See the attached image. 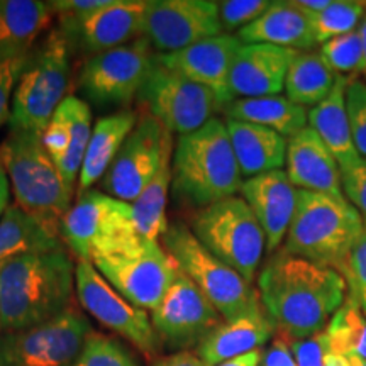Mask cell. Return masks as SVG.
Wrapping results in <instances>:
<instances>
[{
	"instance_id": "6da1fadb",
	"label": "cell",
	"mask_w": 366,
	"mask_h": 366,
	"mask_svg": "<svg viewBox=\"0 0 366 366\" xmlns=\"http://www.w3.org/2000/svg\"><path fill=\"white\" fill-rule=\"evenodd\" d=\"M346 282L337 269L278 251L258 274V294L277 332L305 340L326 331L346 300Z\"/></svg>"
},
{
	"instance_id": "7a4b0ae2",
	"label": "cell",
	"mask_w": 366,
	"mask_h": 366,
	"mask_svg": "<svg viewBox=\"0 0 366 366\" xmlns=\"http://www.w3.org/2000/svg\"><path fill=\"white\" fill-rule=\"evenodd\" d=\"M75 263L65 248L9 259L0 269V327L21 331L71 307Z\"/></svg>"
},
{
	"instance_id": "3957f363",
	"label": "cell",
	"mask_w": 366,
	"mask_h": 366,
	"mask_svg": "<svg viewBox=\"0 0 366 366\" xmlns=\"http://www.w3.org/2000/svg\"><path fill=\"white\" fill-rule=\"evenodd\" d=\"M241 170L226 121L214 117L190 134L178 136L172 159L173 192L195 207H207L241 190Z\"/></svg>"
},
{
	"instance_id": "277c9868",
	"label": "cell",
	"mask_w": 366,
	"mask_h": 366,
	"mask_svg": "<svg viewBox=\"0 0 366 366\" xmlns=\"http://www.w3.org/2000/svg\"><path fill=\"white\" fill-rule=\"evenodd\" d=\"M16 204L44 227L61 236L63 219L71 209L73 192L46 153L41 132L11 131L0 146Z\"/></svg>"
},
{
	"instance_id": "5b68a950",
	"label": "cell",
	"mask_w": 366,
	"mask_h": 366,
	"mask_svg": "<svg viewBox=\"0 0 366 366\" xmlns=\"http://www.w3.org/2000/svg\"><path fill=\"white\" fill-rule=\"evenodd\" d=\"M365 229L360 212L346 197L299 190L282 251L337 269Z\"/></svg>"
},
{
	"instance_id": "8992f818",
	"label": "cell",
	"mask_w": 366,
	"mask_h": 366,
	"mask_svg": "<svg viewBox=\"0 0 366 366\" xmlns=\"http://www.w3.org/2000/svg\"><path fill=\"white\" fill-rule=\"evenodd\" d=\"M70 84V41L53 29L43 46L31 54L12 95L11 131L43 134Z\"/></svg>"
},
{
	"instance_id": "52a82bcc",
	"label": "cell",
	"mask_w": 366,
	"mask_h": 366,
	"mask_svg": "<svg viewBox=\"0 0 366 366\" xmlns=\"http://www.w3.org/2000/svg\"><path fill=\"white\" fill-rule=\"evenodd\" d=\"M162 246L226 320L239 317L262 302L251 283L210 253L185 224H170Z\"/></svg>"
},
{
	"instance_id": "ba28073f",
	"label": "cell",
	"mask_w": 366,
	"mask_h": 366,
	"mask_svg": "<svg viewBox=\"0 0 366 366\" xmlns=\"http://www.w3.org/2000/svg\"><path fill=\"white\" fill-rule=\"evenodd\" d=\"M190 231L246 282L254 280L267 249V236L242 197H227L200 209L192 219Z\"/></svg>"
},
{
	"instance_id": "9c48e42d",
	"label": "cell",
	"mask_w": 366,
	"mask_h": 366,
	"mask_svg": "<svg viewBox=\"0 0 366 366\" xmlns=\"http://www.w3.org/2000/svg\"><path fill=\"white\" fill-rule=\"evenodd\" d=\"M132 221L131 204L99 190L79 195L61 224V239L79 258L90 262L141 239Z\"/></svg>"
},
{
	"instance_id": "30bf717a",
	"label": "cell",
	"mask_w": 366,
	"mask_h": 366,
	"mask_svg": "<svg viewBox=\"0 0 366 366\" xmlns=\"http://www.w3.org/2000/svg\"><path fill=\"white\" fill-rule=\"evenodd\" d=\"M92 264L119 294L143 310L157 307L180 269L159 242L146 237L97 256Z\"/></svg>"
},
{
	"instance_id": "8fae6325",
	"label": "cell",
	"mask_w": 366,
	"mask_h": 366,
	"mask_svg": "<svg viewBox=\"0 0 366 366\" xmlns=\"http://www.w3.org/2000/svg\"><path fill=\"white\" fill-rule=\"evenodd\" d=\"M137 100L172 134L185 136L207 124L224 105L207 86L168 70L154 56Z\"/></svg>"
},
{
	"instance_id": "7c38bea8",
	"label": "cell",
	"mask_w": 366,
	"mask_h": 366,
	"mask_svg": "<svg viewBox=\"0 0 366 366\" xmlns=\"http://www.w3.org/2000/svg\"><path fill=\"white\" fill-rule=\"evenodd\" d=\"M92 334L79 310L68 307L56 317L0 337V366H73Z\"/></svg>"
},
{
	"instance_id": "4fadbf2b",
	"label": "cell",
	"mask_w": 366,
	"mask_h": 366,
	"mask_svg": "<svg viewBox=\"0 0 366 366\" xmlns=\"http://www.w3.org/2000/svg\"><path fill=\"white\" fill-rule=\"evenodd\" d=\"M75 292L81 307L92 317L134 345L148 358L157 356L162 341L148 312L119 294L90 262L76 263Z\"/></svg>"
},
{
	"instance_id": "5bb4252c",
	"label": "cell",
	"mask_w": 366,
	"mask_h": 366,
	"mask_svg": "<svg viewBox=\"0 0 366 366\" xmlns=\"http://www.w3.org/2000/svg\"><path fill=\"white\" fill-rule=\"evenodd\" d=\"M153 61V46L141 36L86 59L80 71V90L95 104H127L137 97Z\"/></svg>"
},
{
	"instance_id": "9a60e30c",
	"label": "cell",
	"mask_w": 366,
	"mask_h": 366,
	"mask_svg": "<svg viewBox=\"0 0 366 366\" xmlns=\"http://www.w3.org/2000/svg\"><path fill=\"white\" fill-rule=\"evenodd\" d=\"M221 317L182 269H178L162 302L151 310V322L162 345L178 351L199 346L221 324Z\"/></svg>"
},
{
	"instance_id": "2e32d148",
	"label": "cell",
	"mask_w": 366,
	"mask_h": 366,
	"mask_svg": "<svg viewBox=\"0 0 366 366\" xmlns=\"http://www.w3.org/2000/svg\"><path fill=\"white\" fill-rule=\"evenodd\" d=\"M219 2L210 0H149L144 38L158 51L175 53L222 34Z\"/></svg>"
},
{
	"instance_id": "e0dca14e",
	"label": "cell",
	"mask_w": 366,
	"mask_h": 366,
	"mask_svg": "<svg viewBox=\"0 0 366 366\" xmlns=\"http://www.w3.org/2000/svg\"><path fill=\"white\" fill-rule=\"evenodd\" d=\"M170 137L172 132L151 114L139 116L134 129L104 175L105 192L122 202H134L157 173L164 144Z\"/></svg>"
},
{
	"instance_id": "ac0fdd59",
	"label": "cell",
	"mask_w": 366,
	"mask_h": 366,
	"mask_svg": "<svg viewBox=\"0 0 366 366\" xmlns=\"http://www.w3.org/2000/svg\"><path fill=\"white\" fill-rule=\"evenodd\" d=\"M241 44L237 36L221 34L200 41L180 51L158 54L157 59L168 70L207 86L217 95L224 107H227L234 100L229 90V75Z\"/></svg>"
},
{
	"instance_id": "d6986e66",
	"label": "cell",
	"mask_w": 366,
	"mask_h": 366,
	"mask_svg": "<svg viewBox=\"0 0 366 366\" xmlns=\"http://www.w3.org/2000/svg\"><path fill=\"white\" fill-rule=\"evenodd\" d=\"M297 53L299 51L295 49L273 44H241L229 75L232 97L258 99L280 95L285 89L288 68Z\"/></svg>"
},
{
	"instance_id": "ffe728a7",
	"label": "cell",
	"mask_w": 366,
	"mask_h": 366,
	"mask_svg": "<svg viewBox=\"0 0 366 366\" xmlns=\"http://www.w3.org/2000/svg\"><path fill=\"white\" fill-rule=\"evenodd\" d=\"M149 0H111L92 16L73 27L66 36L86 53L99 54L132 43L144 36V19Z\"/></svg>"
},
{
	"instance_id": "44dd1931",
	"label": "cell",
	"mask_w": 366,
	"mask_h": 366,
	"mask_svg": "<svg viewBox=\"0 0 366 366\" xmlns=\"http://www.w3.org/2000/svg\"><path fill=\"white\" fill-rule=\"evenodd\" d=\"M241 195L267 236V251L274 253L287 237L297 209L299 190L287 172L274 170L242 182Z\"/></svg>"
},
{
	"instance_id": "7402d4cb",
	"label": "cell",
	"mask_w": 366,
	"mask_h": 366,
	"mask_svg": "<svg viewBox=\"0 0 366 366\" xmlns=\"http://www.w3.org/2000/svg\"><path fill=\"white\" fill-rule=\"evenodd\" d=\"M285 167L297 190L345 197L340 164L310 126L288 139Z\"/></svg>"
},
{
	"instance_id": "603a6c76",
	"label": "cell",
	"mask_w": 366,
	"mask_h": 366,
	"mask_svg": "<svg viewBox=\"0 0 366 366\" xmlns=\"http://www.w3.org/2000/svg\"><path fill=\"white\" fill-rule=\"evenodd\" d=\"M274 334H277V327L259 302L239 317L219 324L197 346L195 353L209 366H219L237 356L259 350V346L274 337Z\"/></svg>"
},
{
	"instance_id": "cb8c5ba5",
	"label": "cell",
	"mask_w": 366,
	"mask_h": 366,
	"mask_svg": "<svg viewBox=\"0 0 366 366\" xmlns=\"http://www.w3.org/2000/svg\"><path fill=\"white\" fill-rule=\"evenodd\" d=\"M242 44H273L280 48L309 51L317 44L309 16L294 0L272 2L268 11L237 33Z\"/></svg>"
},
{
	"instance_id": "d4e9b609",
	"label": "cell",
	"mask_w": 366,
	"mask_h": 366,
	"mask_svg": "<svg viewBox=\"0 0 366 366\" xmlns=\"http://www.w3.org/2000/svg\"><path fill=\"white\" fill-rule=\"evenodd\" d=\"M226 127L242 177L282 170L287 163V137L268 127L232 119H226Z\"/></svg>"
},
{
	"instance_id": "484cf974",
	"label": "cell",
	"mask_w": 366,
	"mask_h": 366,
	"mask_svg": "<svg viewBox=\"0 0 366 366\" xmlns=\"http://www.w3.org/2000/svg\"><path fill=\"white\" fill-rule=\"evenodd\" d=\"M347 80L350 76L337 75L327 99L309 111V126L317 132L336 158L340 170L353 167L361 159L351 136V122L346 105Z\"/></svg>"
},
{
	"instance_id": "4316f807",
	"label": "cell",
	"mask_w": 366,
	"mask_h": 366,
	"mask_svg": "<svg viewBox=\"0 0 366 366\" xmlns=\"http://www.w3.org/2000/svg\"><path fill=\"white\" fill-rule=\"evenodd\" d=\"M53 19L49 2L0 0V61L29 54L31 44Z\"/></svg>"
},
{
	"instance_id": "83f0119b",
	"label": "cell",
	"mask_w": 366,
	"mask_h": 366,
	"mask_svg": "<svg viewBox=\"0 0 366 366\" xmlns=\"http://www.w3.org/2000/svg\"><path fill=\"white\" fill-rule=\"evenodd\" d=\"M137 119L139 116L136 112L122 111L95 122L84 164H81L76 194L81 195L92 190V187L107 173L119 149L122 148L127 136L137 124Z\"/></svg>"
},
{
	"instance_id": "f1b7e54d",
	"label": "cell",
	"mask_w": 366,
	"mask_h": 366,
	"mask_svg": "<svg viewBox=\"0 0 366 366\" xmlns=\"http://www.w3.org/2000/svg\"><path fill=\"white\" fill-rule=\"evenodd\" d=\"M227 119L268 127L287 139L305 129L309 111L283 95L258 99H234L224 109Z\"/></svg>"
},
{
	"instance_id": "f546056e",
	"label": "cell",
	"mask_w": 366,
	"mask_h": 366,
	"mask_svg": "<svg viewBox=\"0 0 366 366\" xmlns=\"http://www.w3.org/2000/svg\"><path fill=\"white\" fill-rule=\"evenodd\" d=\"M65 248L61 236L54 234L19 205L12 204L0 219V263L24 254L48 253Z\"/></svg>"
},
{
	"instance_id": "4dcf8cb0",
	"label": "cell",
	"mask_w": 366,
	"mask_h": 366,
	"mask_svg": "<svg viewBox=\"0 0 366 366\" xmlns=\"http://www.w3.org/2000/svg\"><path fill=\"white\" fill-rule=\"evenodd\" d=\"M173 149V137H170L164 144L162 163L157 173L141 195L131 204L132 221L137 232L149 241H162L170 226L167 221V202L172 185Z\"/></svg>"
},
{
	"instance_id": "1f68e13d",
	"label": "cell",
	"mask_w": 366,
	"mask_h": 366,
	"mask_svg": "<svg viewBox=\"0 0 366 366\" xmlns=\"http://www.w3.org/2000/svg\"><path fill=\"white\" fill-rule=\"evenodd\" d=\"M336 79L319 51H299L287 73V97L305 109L315 107L327 99Z\"/></svg>"
},
{
	"instance_id": "d6a6232c",
	"label": "cell",
	"mask_w": 366,
	"mask_h": 366,
	"mask_svg": "<svg viewBox=\"0 0 366 366\" xmlns=\"http://www.w3.org/2000/svg\"><path fill=\"white\" fill-rule=\"evenodd\" d=\"M61 107L68 117L71 139L66 157L59 164L58 170L68 185L75 189V182L80 177L81 164H84L86 148H89L92 131H94V127H92V112L89 104L73 97V95L63 100Z\"/></svg>"
},
{
	"instance_id": "836d02e7",
	"label": "cell",
	"mask_w": 366,
	"mask_h": 366,
	"mask_svg": "<svg viewBox=\"0 0 366 366\" xmlns=\"http://www.w3.org/2000/svg\"><path fill=\"white\" fill-rule=\"evenodd\" d=\"M326 334L329 351L345 356L356 355L366 360V315L350 295L332 315Z\"/></svg>"
},
{
	"instance_id": "e575fe53",
	"label": "cell",
	"mask_w": 366,
	"mask_h": 366,
	"mask_svg": "<svg viewBox=\"0 0 366 366\" xmlns=\"http://www.w3.org/2000/svg\"><path fill=\"white\" fill-rule=\"evenodd\" d=\"M366 12L363 0H331L324 11L307 14L317 44L358 29Z\"/></svg>"
},
{
	"instance_id": "d590c367",
	"label": "cell",
	"mask_w": 366,
	"mask_h": 366,
	"mask_svg": "<svg viewBox=\"0 0 366 366\" xmlns=\"http://www.w3.org/2000/svg\"><path fill=\"white\" fill-rule=\"evenodd\" d=\"M319 54L336 75L356 76V73H363V43L358 29L322 43Z\"/></svg>"
},
{
	"instance_id": "8d00e7d4",
	"label": "cell",
	"mask_w": 366,
	"mask_h": 366,
	"mask_svg": "<svg viewBox=\"0 0 366 366\" xmlns=\"http://www.w3.org/2000/svg\"><path fill=\"white\" fill-rule=\"evenodd\" d=\"M73 366H139L124 345L114 337L92 332Z\"/></svg>"
},
{
	"instance_id": "74e56055",
	"label": "cell",
	"mask_w": 366,
	"mask_h": 366,
	"mask_svg": "<svg viewBox=\"0 0 366 366\" xmlns=\"http://www.w3.org/2000/svg\"><path fill=\"white\" fill-rule=\"evenodd\" d=\"M337 272L345 278L350 297L366 315V229L342 259Z\"/></svg>"
},
{
	"instance_id": "f35d334b",
	"label": "cell",
	"mask_w": 366,
	"mask_h": 366,
	"mask_svg": "<svg viewBox=\"0 0 366 366\" xmlns=\"http://www.w3.org/2000/svg\"><path fill=\"white\" fill-rule=\"evenodd\" d=\"M346 105L351 122V136L360 158L366 159V81L350 76L346 89Z\"/></svg>"
},
{
	"instance_id": "ab89813d",
	"label": "cell",
	"mask_w": 366,
	"mask_h": 366,
	"mask_svg": "<svg viewBox=\"0 0 366 366\" xmlns=\"http://www.w3.org/2000/svg\"><path fill=\"white\" fill-rule=\"evenodd\" d=\"M272 2L268 0H226L219 2V17H221L222 29H242L249 26L258 17H262Z\"/></svg>"
},
{
	"instance_id": "60d3db41",
	"label": "cell",
	"mask_w": 366,
	"mask_h": 366,
	"mask_svg": "<svg viewBox=\"0 0 366 366\" xmlns=\"http://www.w3.org/2000/svg\"><path fill=\"white\" fill-rule=\"evenodd\" d=\"M70 124H68L66 114L63 111L61 104H59V107L54 112L51 121H49L48 127L41 134V141H43L46 153L49 154V158L53 159L58 168L66 157L68 148H70Z\"/></svg>"
},
{
	"instance_id": "b9f144b4",
	"label": "cell",
	"mask_w": 366,
	"mask_h": 366,
	"mask_svg": "<svg viewBox=\"0 0 366 366\" xmlns=\"http://www.w3.org/2000/svg\"><path fill=\"white\" fill-rule=\"evenodd\" d=\"M29 56L31 53L0 61V126L11 119L14 90H16L17 81H19L22 71L29 61Z\"/></svg>"
},
{
	"instance_id": "7bdbcfd3",
	"label": "cell",
	"mask_w": 366,
	"mask_h": 366,
	"mask_svg": "<svg viewBox=\"0 0 366 366\" xmlns=\"http://www.w3.org/2000/svg\"><path fill=\"white\" fill-rule=\"evenodd\" d=\"M109 2L111 0H56V2H49V6L53 9V14L59 17V24H61L59 31L68 33L99 9L107 6Z\"/></svg>"
},
{
	"instance_id": "ee69618b",
	"label": "cell",
	"mask_w": 366,
	"mask_h": 366,
	"mask_svg": "<svg viewBox=\"0 0 366 366\" xmlns=\"http://www.w3.org/2000/svg\"><path fill=\"white\" fill-rule=\"evenodd\" d=\"M341 182L345 197L358 210L366 227V159L341 170Z\"/></svg>"
},
{
	"instance_id": "f6af8a7d",
	"label": "cell",
	"mask_w": 366,
	"mask_h": 366,
	"mask_svg": "<svg viewBox=\"0 0 366 366\" xmlns=\"http://www.w3.org/2000/svg\"><path fill=\"white\" fill-rule=\"evenodd\" d=\"M290 350L297 366H322L324 356L329 351V340L326 331L314 334L305 340L290 341Z\"/></svg>"
},
{
	"instance_id": "bcb514c9",
	"label": "cell",
	"mask_w": 366,
	"mask_h": 366,
	"mask_svg": "<svg viewBox=\"0 0 366 366\" xmlns=\"http://www.w3.org/2000/svg\"><path fill=\"white\" fill-rule=\"evenodd\" d=\"M262 366H297L294 355H292L290 342L283 334H274L272 346L263 355Z\"/></svg>"
},
{
	"instance_id": "7dc6e473",
	"label": "cell",
	"mask_w": 366,
	"mask_h": 366,
	"mask_svg": "<svg viewBox=\"0 0 366 366\" xmlns=\"http://www.w3.org/2000/svg\"><path fill=\"white\" fill-rule=\"evenodd\" d=\"M153 366H209L195 351H177L170 356L154 360Z\"/></svg>"
},
{
	"instance_id": "c3c4849f",
	"label": "cell",
	"mask_w": 366,
	"mask_h": 366,
	"mask_svg": "<svg viewBox=\"0 0 366 366\" xmlns=\"http://www.w3.org/2000/svg\"><path fill=\"white\" fill-rule=\"evenodd\" d=\"M263 361V351L262 350H254L251 353H246L242 356H237L234 360H229L226 363L219 365V366H259Z\"/></svg>"
},
{
	"instance_id": "681fc988",
	"label": "cell",
	"mask_w": 366,
	"mask_h": 366,
	"mask_svg": "<svg viewBox=\"0 0 366 366\" xmlns=\"http://www.w3.org/2000/svg\"><path fill=\"white\" fill-rule=\"evenodd\" d=\"M9 192H11V182H9L6 168L0 162V219L4 217V214L9 209Z\"/></svg>"
},
{
	"instance_id": "f907efd6",
	"label": "cell",
	"mask_w": 366,
	"mask_h": 366,
	"mask_svg": "<svg viewBox=\"0 0 366 366\" xmlns=\"http://www.w3.org/2000/svg\"><path fill=\"white\" fill-rule=\"evenodd\" d=\"M322 366H351L350 356L334 353V351H327L324 356V365Z\"/></svg>"
},
{
	"instance_id": "816d5d0a",
	"label": "cell",
	"mask_w": 366,
	"mask_h": 366,
	"mask_svg": "<svg viewBox=\"0 0 366 366\" xmlns=\"http://www.w3.org/2000/svg\"><path fill=\"white\" fill-rule=\"evenodd\" d=\"M358 33L361 36V43H363V73L361 75H366V12L358 26Z\"/></svg>"
},
{
	"instance_id": "f5cc1de1",
	"label": "cell",
	"mask_w": 366,
	"mask_h": 366,
	"mask_svg": "<svg viewBox=\"0 0 366 366\" xmlns=\"http://www.w3.org/2000/svg\"><path fill=\"white\" fill-rule=\"evenodd\" d=\"M350 360H351V366H366V360L360 358V356L356 355H351Z\"/></svg>"
},
{
	"instance_id": "db71d44e",
	"label": "cell",
	"mask_w": 366,
	"mask_h": 366,
	"mask_svg": "<svg viewBox=\"0 0 366 366\" xmlns=\"http://www.w3.org/2000/svg\"><path fill=\"white\" fill-rule=\"evenodd\" d=\"M2 264H4V263H0V269H2Z\"/></svg>"
},
{
	"instance_id": "11a10c76",
	"label": "cell",
	"mask_w": 366,
	"mask_h": 366,
	"mask_svg": "<svg viewBox=\"0 0 366 366\" xmlns=\"http://www.w3.org/2000/svg\"><path fill=\"white\" fill-rule=\"evenodd\" d=\"M365 80H366V75H365Z\"/></svg>"
}]
</instances>
